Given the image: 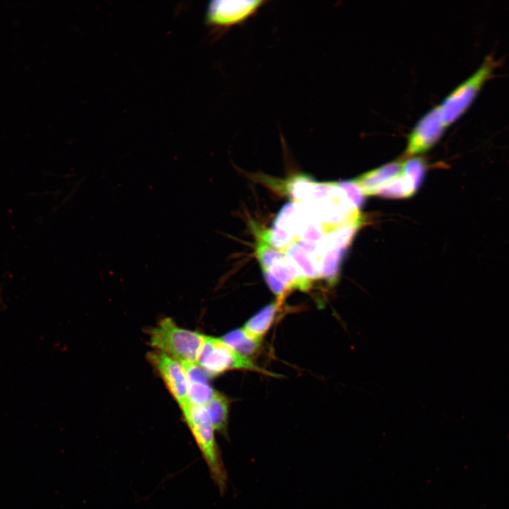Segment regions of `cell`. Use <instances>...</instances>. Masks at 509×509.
<instances>
[{"mask_svg":"<svg viewBox=\"0 0 509 509\" xmlns=\"http://www.w3.org/2000/svg\"><path fill=\"white\" fill-rule=\"evenodd\" d=\"M300 276L312 284L321 279V265L323 255L320 252L317 243L296 240L286 250Z\"/></svg>","mask_w":509,"mask_h":509,"instance_id":"cell-8","label":"cell"},{"mask_svg":"<svg viewBox=\"0 0 509 509\" xmlns=\"http://www.w3.org/2000/svg\"><path fill=\"white\" fill-rule=\"evenodd\" d=\"M267 2L263 0H213L206 5L204 23L214 31L226 30L244 23Z\"/></svg>","mask_w":509,"mask_h":509,"instance_id":"cell-5","label":"cell"},{"mask_svg":"<svg viewBox=\"0 0 509 509\" xmlns=\"http://www.w3.org/2000/svg\"><path fill=\"white\" fill-rule=\"evenodd\" d=\"M203 406L209 414L216 432L227 435L229 403L226 397L219 392Z\"/></svg>","mask_w":509,"mask_h":509,"instance_id":"cell-12","label":"cell"},{"mask_svg":"<svg viewBox=\"0 0 509 509\" xmlns=\"http://www.w3.org/2000/svg\"><path fill=\"white\" fill-rule=\"evenodd\" d=\"M282 300L277 298L264 306L245 323L242 329L252 337L262 340L274 322Z\"/></svg>","mask_w":509,"mask_h":509,"instance_id":"cell-11","label":"cell"},{"mask_svg":"<svg viewBox=\"0 0 509 509\" xmlns=\"http://www.w3.org/2000/svg\"><path fill=\"white\" fill-rule=\"evenodd\" d=\"M445 128L438 105L431 108L409 133L404 156L409 157L428 151L440 139Z\"/></svg>","mask_w":509,"mask_h":509,"instance_id":"cell-6","label":"cell"},{"mask_svg":"<svg viewBox=\"0 0 509 509\" xmlns=\"http://www.w3.org/2000/svg\"><path fill=\"white\" fill-rule=\"evenodd\" d=\"M426 170V164L421 158H411L403 162V173L411 178L416 190L423 182Z\"/></svg>","mask_w":509,"mask_h":509,"instance_id":"cell-16","label":"cell"},{"mask_svg":"<svg viewBox=\"0 0 509 509\" xmlns=\"http://www.w3.org/2000/svg\"><path fill=\"white\" fill-rule=\"evenodd\" d=\"M197 364L209 377H214L232 370H248L273 375L255 363L250 357L233 349L221 337L205 334Z\"/></svg>","mask_w":509,"mask_h":509,"instance_id":"cell-3","label":"cell"},{"mask_svg":"<svg viewBox=\"0 0 509 509\" xmlns=\"http://www.w3.org/2000/svg\"><path fill=\"white\" fill-rule=\"evenodd\" d=\"M337 185L346 192L356 208L359 209L362 207L365 201L364 195L353 180L339 182Z\"/></svg>","mask_w":509,"mask_h":509,"instance_id":"cell-17","label":"cell"},{"mask_svg":"<svg viewBox=\"0 0 509 509\" xmlns=\"http://www.w3.org/2000/svg\"><path fill=\"white\" fill-rule=\"evenodd\" d=\"M348 248H337L326 252L321 265V279L330 286L338 281L341 262Z\"/></svg>","mask_w":509,"mask_h":509,"instance_id":"cell-14","label":"cell"},{"mask_svg":"<svg viewBox=\"0 0 509 509\" xmlns=\"http://www.w3.org/2000/svg\"><path fill=\"white\" fill-rule=\"evenodd\" d=\"M417 190L410 177L402 173L381 188L375 195L383 198L402 199L411 197Z\"/></svg>","mask_w":509,"mask_h":509,"instance_id":"cell-15","label":"cell"},{"mask_svg":"<svg viewBox=\"0 0 509 509\" xmlns=\"http://www.w3.org/2000/svg\"><path fill=\"white\" fill-rule=\"evenodd\" d=\"M498 64V62L492 55L486 57L479 69L459 84L438 105L446 127L467 111L485 83L492 78Z\"/></svg>","mask_w":509,"mask_h":509,"instance_id":"cell-4","label":"cell"},{"mask_svg":"<svg viewBox=\"0 0 509 509\" xmlns=\"http://www.w3.org/2000/svg\"><path fill=\"white\" fill-rule=\"evenodd\" d=\"M221 339L233 349L250 358L259 349L262 341L248 334L242 327L227 333Z\"/></svg>","mask_w":509,"mask_h":509,"instance_id":"cell-13","label":"cell"},{"mask_svg":"<svg viewBox=\"0 0 509 509\" xmlns=\"http://www.w3.org/2000/svg\"><path fill=\"white\" fill-rule=\"evenodd\" d=\"M150 344L181 363H197L204 334L179 327L171 318L162 320L149 332Z\"/></svg>","mask_w":509,"mask_h":509,"instance_id":"cell-2","label":"cell"},{"mask_svg":"<svg viewBox=\"0 0 509 509\" xmlns=\"http://www.w3.org/2000/svg\"><path fill=\"white\" fill-rule=\"evenodd\" d=\"M188 379L189 404L204 406L219 392L209 382V376L197 363H182Z\"/></svg>","mask_w":509,"mask_h":509,"instance_id":"cell-10","label":"cell"},{"mask_svg":"<svg viewBox=\"0 0 509 509\" xmlns=\"http://www.w3.org/2000/svg\"><path fill=\"white\" fill-rule=\"evenodd\" d=\"M151 362L163 378L180 409L189 404L188 379L182 364L164 353L156 351L149 355Z\"/></svg>","mask_w":509,"mask_h":509,"instance_id":"cell-7","label":"cell"},{"mask_svg":"<svg viewBox=\"0 0 509 509\" xmlns=\"http://www.w3.org/2000/svg\"><path fill=\"white\" fill-rule=\"evenodd\" d=\"M403 162L394 161L368 171L353 180L363 195H375L402 173Z\"/></svg>","mask_w":509,"mask_h":509,"instance_id":"cell-9","label":"cell"},{"mask_svg":"<svg viewBox=\"0 0 509 509\" xmlns=\"http://www.w3.org/2000/svg\"><path fill=\"white\" fill-rule=\"evenodd\" d=\"M202 457L210 476L221 493H225L228 475L216 439L215 428L202 406L189 404L181 409Z\"/></svg>","mask_w":509,"mask_h":509,"instance_id":"cell-1","label":"cell"}]
</instances>
